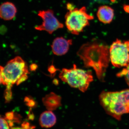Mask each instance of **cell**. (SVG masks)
<instances>
[{
    "mask_svg": "<svg viewBox=\"0 0 129 129\" xmlns=\"http://www.w3.org/2000/svg\"><path fill=\"white\" fill-rule=\"evenodd\" d=\"M65 17V24L70 32L74 35H78L89 24V21L94 18L86 11V8L74 7L68 9Z\"/></svg>",
    "mask_w": 129,
    "mask_h": 129,
    "instance_id": "obj_5",
    "label": "cell"
},
{
    "mask_svg": "<svg viewBox=\"0 0 129 129\" xmlns=\"http://www.w3.org/2000/svg\"><path fill=\"white\" fill-rule=\"evenodd\" d=\"M37 68V66L35 64H32L30 66V70L32 71H35Z\"/></svg>",
    "mask_w": 129,
    "mask_h": 129,
    "instance_id": "obj_17",
    "label": "cell"
},
{
    "mask_svg": "<svg viewBox=\"0 0 129 129\" xmlns=\"http://www.w3.org/2000/svg\"><path fill=\"white\" fill-rule=\"evenodd\" d=\"M118 77H124L126 83L129 86V64L117 74Z\"/></svg>",
    "mask_w": 129,
    "mask_h": 129,
    "instance_id": "obj_13",
    "label": "cell"
},
{
    "mask_svg": "<svg viewBox=\"0 0 129 129\" xmlns=\"http://www.w3.org/2000/svg\"><path fill=\"white\" fill-rule=\"evenodd\" d=\"M11 126L8 120L6 118L0 117V129H11Z\"/></svg>",
    "mask_w": 129,
    "mask_h": 129,
    "instance_id": "obj_14",
    "label": "cell"
},
{
    "mask_svg": "<svg viewBox=\"0 0 129 129\" xmlns=\"http://www.w3.org/2000/svg\"><path fill=\"white\" fill-rule=\"evenodd\" d=\"M1 66H0V84H3V79L2 74L1 72Z\"/></svg>",
    "mask_w": 129,
    "mask_h": 129,
    "instance_id": "obj_18",
    "label": "cell"
},
{
    "mask_svg": "<svg viewBox=\"0 0 129 129\" xmlns=\"http://www.w3.org/2000/svg\"><path fill=\"white\" fill-rule=\"evenodd\" d=\"M11 129H25L23 128V127H13V128H11Z\"/></svg>",
    "mask_w": 129,
    "mask_h": 129,
    "instance_id": "obj_20",
    "label": "cell"
},
{
    "mask_svg": "<svg viewBox=\"0 0 129 129\" xmlns=\"http://www.w3.org/2000/svg\"><path fill=\"white\" fill-rule=\"evenodd\" d=\"M110 61L114 67H126L129 64V40H117L109 47Z\"/></svg>",
    "mask_w": 129,
    "mask_h": 129,
    "instance_id": "obj_6",
    "label": "cell"
},
{
    "mask_svg": "<svg viewBox=\"0 0 129 129\" xmlns=\"http://www.w3.org/2000/svg\"><path fill=\"white\" fill-rule=\"evenodd\" d=\"M85 67L92 68L99 80L104 82L110 61L109 48L103 43L93 41L83 44L77 52Z\"/></svg>",
    "mask_w": 129,
    "mask_h": 129,
    "instance_id": "obj_1",
    "label": "cell"
},
{
    "mask_svg": "<svg viewBox=\"0 0 129 129\" xmlns=\"http://www.w3.org/2000/svg\"><path fill=\"white\" fill-rule=\"evenodd\" d=\"M101 105L109 115L118 120L129 113V89L115 92L103 91L99 96Z\"/></svg>",
    "mask_w": 129,
    "mask_h": 129,
    "instance_id": "obj_2",
    "label": "cell"
},
{
    "mask_svg": "<svg viewBox=\"0 0 129 129\" xmlns=\"http://www.w3.org/2000/svg\"><path fill=\"white\" fill-rule=\"evenodd\" d=\"M3 85L6 90H12L13 85H19L28 78V69L22 58L17 56L9 61L5 67H1Z\"/></svg>",
    "mask_w": 129,
    "mask_h": 129,
    "instance_id": "obj_3",
    "label": "cell"
},
{
    "mask_svg": "<svg viewBox=\"0 0 129 129\" xmlns=\"http://www.w3.org/2000/svg\"><path fill=\"white\" fill-rule=\"evenodd\" d=\"M56 69L54 66H52L50 67L49 68V71L51 74H53L56 72Z\"/></svg>",
    "mask_w": 129,
    "mask_h": 129,
    "instance_id": "obj_16",
    "label": "cell"
},
{
    "mask_svg": "<svg viewBox=\"0 0 129 129\" xmlns=\"http://www.w3.org/2000/svg\"><path fill=\"white\" fill-rule=\"evenodd\" d=\"M25 101L27 103V104L30 107L34 106L35 102L33 100H30L28 98L26 97L25 99Z\"/></svg>",
    "mask_w": 129,
    "mask_h": 129,
    "instance_id": "obj_15",
    "label": "cell"
},
{
    "mask_svg": "<svg viewBox=\"0 0 129 129\" xmlns=\"http://www.w3.org/2000/svg\"><path fill=\"white\" fill-rule=\"evenodd\" d=\"M97 16L99 21L103 23H109L112 21L114 16L113 9L107 6H103L98 8Z\"/></svg>",
    "mask_w": 129,
    "mask_h": 129,
    "instance_id": "obj_11",
    "label": "cell"
},
{
    "mask_svg": "<svg viewBox=\"0 0 129 129\" xmlns=\"http://www.w3.org/2000/svg\"><path fill=\"white\" fill-rule=\"evenodd\" d=\"M124 11L127 12L129 13V5H125L124 6Z\"/></svg>",
    "mask_w": 129,
    "mask_h": 129,
    "instance_id": "obj_19",
    "label": "cell"
},
{
    "mask_svg": "<svg viewBox=\"0 0 129 129\" xmlns=\"http://www.w3.org/2000/svg\"><path fill=\"white\" fill-rule=\"evenodd\" d=\"M17 12V8L12 3L5 2L0 6V17L4 20H12L14 18Z\"/></svg>",
    "mask_w": 129,
    "mask_h": 129,
    "instance_id": "obj_10",
    "label": "cell"
},
{
    "mask_svg": "<svg viewBox=\"0 0 129 129\" xmlns=\"http://www.w3.org/2000/svg\"><path fill=\"white\" fill-rule=\"evenodd\" d=\"M38 15L43 22L40 25L35 27L36 30L45 31L52 34L56 30L63 27L64 25L56 18L51 9L41 10L38 12Z\"/></svg>",
    "mask_w": 129,
    "mask_h": 129,
    "instance_id": "obj_7",
    "label": "cell"
},
{
    "mask_svg": "<svg viewBox=\"0 0 129 129\" xmlns=\"http://www.w3.org/2000/svg\"><path fill=\"white\" fill-rule=\"evenodd\" d=\"M42 101L48 111H54L61 105V98L53 92L46 95L42 98Z\"/></svg>",
    "mask_w": 129,
    "mask_h": 129,
    "instance_id": "obj_9",
    "label": "cell"
},
{
    "mask_svg": "<svg viewBox=\"0 0 129 129\" xmlns=\"http://www.w3.org/2000/svg\"><path fill=\"white\" fill-rule=\"evenodd\" d=\"M40 124L42 127L48 128L53 126L56 122V117L52 111H45L40 115Z\"/></svg>",
    "mask_w": 129,
    "mask_h": 129,
    "instance_id": "obj_12",
    "label": "cell"
},
{
    "mask_svg": "<svg viewBox=\"0 0 129 129\" xmlns=\"http://www.w3.org/2000/svg\"><path fill=\"white\" fill-rule=\"evenodd\" d=\"M73 43L72 40L67 39L63 37H58L54 39L51 45L53 54L57 56L65 55L68 52Z\"/></svg>",
    "mask_w": 129,
    "mask_h": 129,
    "instance_id": "obj_8",
    "label": "cell"
},
{
    "mask_svg": "<svg viewBox=\"0 0 129 129\" xmlns=\"http://www.w3.org/2000/svg\"><path fill=\"white\" fill-rule=\"evenodd\" d=\"M59 78L71 87L85 92L90 83L93 81L91 72L78 68L75 64L69 69H63L59 75Z\"/></svg>",
    "mask_w": 129,
    "mask_h": 129,
    "instance_id": "obj_4",
    "label": "cell"
}]
</instances>
